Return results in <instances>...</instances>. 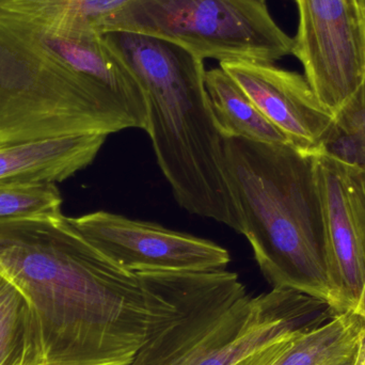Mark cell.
I'll use <instances>...</instances> for the list:
<instances>
[{
    "label": "cell",
    "instance_id": "1",
    "mask_svg": "<svg viewBox=\"0 0 365 365\" xmlns=\"http://www.w3.org/2000/svg\"><path fill=\"white\" fill-rule=\"evenodd\" d=\"M0 272L30 300L44 365H130L143 346L150 310L140 277L63 214L0 220Z\"/></svg>",
    "mask_w": 365,
    "mask_h": 365
},
{
    "label": "cell",
    "instance_id": "2",
    "mask_svg": "<svg viewBox=\"0 0 365 365\" xmlns=\"http://www.w3.org/2000/svg\"><path fill=\"white\" fill-rule=\"evenodd\" d=\"M225 175L242 233L272 289H291L340 313L330 278L315 154L291 145L222 138Z\"/></svg>",
    "mask_w": 365,
    "mask_h": 365
},
{
    "label": "cell",
    "instance_id": "3",
    "mask_svg": "<svg viewBox=\"0 0 365 365\" xmlns=\"http://www.w3.org/2000/svg\"><path fill=\"white\" fill-rule=\"evenodd\" d=\"M138 79L158 165L181 207L242 233L225 175L222 137L210 109L204 61L160 38L130 32L103 34Z\"/></svg>",
    "mask_w": 365,
    "mask_h": 365
},
{
    "label": "cell",
    "instance_id": "4",
    "mask_svg": "<svg viewBox=\"0 0 365 365\" xmlns=\"http://www.w3.org/2000/svg\"><path fill=\"white\" fill-rule=\"evenodd\" d=\"M109 32L153 36L220 63H274L294 48L265 0H128L98 24L96 34Z\"/></svg>",
    "mask_w": 365,
    "mask_h": 365
},
{
    "label": "cell",
    "instance_id": "5",
    "mask_svg": "<svg viewBox=\"0 0 365 365\" xmlns=\"http://www.w3.org/2000/svg\"><path fill=\"white\" fill-rule=\"evenodd\" d=\"M147 289V336L130 365H182L248 293L235 272H136Z\"/></svg>",
    "mask_w": 365,
    "mask_h": 365
},
{
    "label": "cell",
    "instance_id": "6",
    "mask_svg": "<svg viewBox=\"0 0 365 365\" xmlns=\"http://www.w3.org/2000/svg\"><path fill=\"white\" fill-rule=\"evenodd\" d=\"M293 55L319 100L336 113L365 81V13L357 0H296Z\"/></svg>",
    "mask_w": 365,
    "mask_h": 365
},
{
    "label": "cell",
    "instance_id": "7",
    "mask_svg": "<svg viewBox=\"0 0 365 365\" xmlns=\"http://www.w3.org/2000/svg\"><path fill=\"white\" fill-rule=\"evenodd\" d=\"M96 250L130 272L225 269L227 249L190 234L108 212L68 217Z\"/></svg>",
    "mask_w": 365,
    "mask_h": 365
},
{
    "label": "cell",
    "instance_id": "8",
    "mask_svg": "<svg viewBox=\"0 0 365 365\" xmlns=\"http://www.w3.org/2000/svg\"><path fill=\"white\" fill-rule=\"evenodd\" d=\"M339 314L329 304L291 289L246 296L182 365H240L268 345Z\"/></svg>",
    "mask_w": 365,
    "mask_h": 365
},
{
    "label": "cell",
    "instance_id": "9",
    "mask_svg": "<svg viewBox=\"0 0 365 365\" xmlns=\"http://www.w3.org/2000/svg\"><path fill=\"white\" fill-rule=\"evenodd\" d=\"M330 278L340 313L354 312L365 287V171L315 154Z\"/></svg>",
    "mask_w": 365,
    "mask_h": 365
},
{
    "label": "cell",
    "instance_id": "10",
    "mask_svg": "<svg viewBox=\"0 0 365 365\" xmlns=\"http://www.w3.org/2000/svg\"><path fill=\"white\" fill-rule=\"evenodd\" d=\"M220 68L285 135L289 145L304 153H319L334 113L319 100L306 77L265 62H222Z\"/></svg>",
    "mask_w": 365,
    "mask_h": 365
},
{
    "label": "cell",
    "instance_id": "11",
    "mask_svg": "<svg viewBox=\"0 0 365 365\" xmlns=\"http://www.w3.org/2000/svg\"><path fill=\"white\" fill-rule=\"evenodd\" d=\"M128 0H0V43L100 36L103 19Z\"/></svg>",
    "mask_w": 365,
    "mask_h": 365
},
{
    "label": "cell",
    "instance_id": "12",
    "mask_svg": "<svg viewBox=\"0 0 365 365\" xmlns=\"http://www.w3.org/2000/svg\"><path fill=\"white\" fill-rule=\"evenodd\" d=\"M104 134L73 135L0 148V184L66 181L96 160Z\"/></svg>",
    "mask_w": 365,
    "mask_h": 365
},
{
    "label": "cell",
    "instance_id": "13",
    "mask_svg": "<svg viewBox=\"0 0 365 365\" xmlns=\"http://www.w3.org/2000/svg\"><path fill=\"white\" fill-rule=\"evenodd\" d=\"M364 334L365 323L357 314L339 313L313 329L268 345L240 365H346Z\"/></svg>",
    "mask_w": 365,
    "mask_h": 365
},
{
    "label": "cell",
    "instance_id": "14",
    "mask_svg": "<svg viewBox=\"0 0 365 365\" xmlns=\"http://www.w3.org/2000/svg\"><path fill=\"white\" fill-rule=\"evenodd\" d=\"M205 85L212 117L222 138L289 145L285 135L259 111L248 94L222 68L206 72Z\"/></svg>",
    "mask_w": 365,
    "mask_h": 365
},
{
    "label": "cell",
    "instance_id": "15",
    "mask_svg": "<svg viewBox=\"0 0 365 365\" xmlns=\"http://www.w3.org/2000/svg\"><path fill=\"white\" fill-rule=\"evenodd\" d=\"M0 365H44L40 330L30 300L1 272Z\"/></svg>",
    "mask_w": 365,
    "mask_h": 365
},
{
    "label": "cell",
    "instance_id": "16",
    "mask_svg": "<svg viewBox=\"0 0 365 365\" xmlns=\"http://www.w3.org/2000/svg\"><path fill=\"white\" fill-rule=\"evenodd\" d=\"M317 154L365 171V81L334 113Z\"/></svg>",
    "mask_w": 365,
    "mask_h": 365
},
{
    "label": "cell",
    "instance_id": "17",
    "mask_svg": "<svg viewBox=\"0 0 365 365\" xmlns=\"http://www.w3.org/2000/svg\"><path fill=\"white\" fill-rule=\"evenodd\" d=\"M61 205L53 182L0 184V220L57 217L62 214Z\"/></svg>",
    "mask_w": 365,
    "mask_h": 365
},
{
    "label": "cell",
    "instance_id": "18",
    "mask_svg": "<svg viewBox=\"0 0 365 365\" xmlns=\"http://www.w3.org/2000/svg\"><path fill=\"white\" fill-rule=\"evenodd\" d=\"M355 314H357L360 319H362V321L365 323V287L364 289V293H362L361 298H360L359 304H358L357 308L354 311Z\"/></svg>",
    "mask_w": 365,
    "mask_h": 365
},
{
    "label": "cell",
    "instance_id": "19",
    "mask_svg": "<svg viewBox=\"0 0 365 365\" xmlns=\"http://www.w3.org/2000/svg\"><path fill=\"white\" fill-rule=\"evenodd\" d=\"M356 365H365V334L356 357Z\"/></svg>",
    "mask_w": 365,
    "mask_h": 365
},
{
    "label": "cell",
    "instance_id": "20",
    "mask_svg": "<svg viewBox=\"0 0 365 365\" xmlns=\"http://www.w3.org/2000/svg\"><path fill=\"white\" fill-rule=\"evenodd\" d=\"M357 2L361 10L365 13V0H357Z\"/></svg>",
    "mask_w": 365,
    "mask_h": 365
},
{
    "label": "cell",
    "instance_id": "21",
    "mask_svg": "<svg viewBox=\"0 0 365 365\" xmlns=\"http://www.w3.org/2000/svg\"><path fill=\"white\" fill-rule=\"evenodd\" d=\"M356 357H357V355H356ZM356 357L354 358V359L351 360V362H349V364H347L346 365H356Z\"/></svg>",
    "mask_w": 365,
    "mask_h": 365
}]
</instances>
